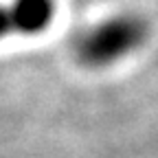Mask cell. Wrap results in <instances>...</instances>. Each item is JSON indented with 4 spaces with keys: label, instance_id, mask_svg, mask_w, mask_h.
<instances>
[{
    "label": "cell",
    "instance_id": "6da1fadb",
    "mask_svg": "<svg viewBox=\"0 0 158 158\" xmlns=\"http://www.w3.org/2000/svg\"><path fill=\"white\" fill-rule=\"evenodd\" d=\"M147 37V20L136 13H116L77 31L70 40V53L86 68H106L136 53Z\"/></svg>",
    "mask_w": 158,
    "mask_h": 158
},
{
    "label": "cell",
    "instance_id": "7a4b0ae2",
    "mask_svg": "<svg viewBox=\"0 0 158 158\" xmlns=\"http://www.w3.org/2000/svg\"><path fill=\"white\" fill-rule=\"evenodd\" d=\"M55 0H11L0 2V40L13 35H37L51 27Z\"/></svg>",
    "mask_w": 158,
    "mask_h": 158
}]
</instances>
